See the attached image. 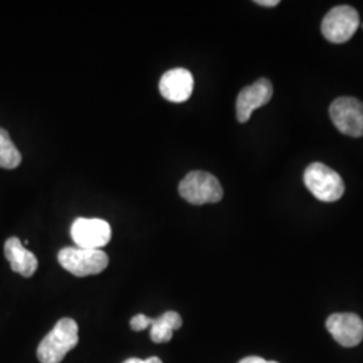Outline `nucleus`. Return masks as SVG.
I'll return each instance as SVG.
<instances>
[{
  "instance_id": "4468645a",
  "label": "nucleus",
  "mask_w": 363,
  "mask_h": 363,
  "mask_svg": "<svg viewBox=\"0 0 363 363\" xmlns=\"http://www.w3.org/2000/svg\"><path fill=\"white\" fill-rule=\"evenodd\" d=\"M152 322H154L152 318H148L143 313H138L130 319V328L133 331H143L147 327H151Z\"/></svg>"
},
{
  "instance_id": "6ab92c4d",
  "label": "nucleus",
  "mask_w": 363,
  "mask_h": 363,
  "mask_svg": "<svg viewBox=\"0 0 363 363\" xmlns=\"http://www.w3.org/2000/svg\"><path fill=\"white\" fill-rule=\"evenodd\" d=\"M362 28H363V25H362Z\"/></svg>"
},
{
  "instance_id": "f257e3e1",
  "label": "nucleus",
  "mask_w": 363,
  "mask_h": 363,
  "mask_svg": "<svg viewBox=\"0 0 363 363\" xmlns=\"http://www.w3.org/2000/svg\"><path fill=\"white\" fill-rule=\"evenodd\" d=\"M78 345V325L70 318L57 322L52 331L39 343L37 357L40 363H61L66 354Z\"/></svg>"
},
{
  "instance_id": "39448f33",
  "label": "nucleus",
  "mask_w": 363,
  "mask_h": 363,
  "mask_svg": "<svg viewBox=\"0 0 363 363\" xmlns=\"http://www.w3.org/2000/svg\"><path fill=\"white\" fill-rule=\"evenodd\" d=\"M359 25V13L355 9L351 6H337L325 15L322 33L333 43H345L352 38Z\"/></svg>"
},
{
  "instance_id": "a211bd4d",
  "label": "nucleus",
  "mask_w": 363,
  "mask_h": 363,
  "mask_svg": "<svg viewBox=\"0 0 363 363\" xmlns=\"http://www.w3.org/2000/svg\"><path fill=\"white\" fill-rule=\"evenodd\" d=\"M123 363H144V359H139V358H130Z\"/></svg>"
},
{
  "instance_id": "f3484780",
  "label": "nucleus",
  "mask_w": 363,
  "mask_h": 363,
  "mask_svg": "<svg viewBox=\"0 0 363 363\" xmlns=\"http://www.w3.org/2000/svg\"><path fill=\"white\" fill-rule=\"evenodd\" d=\"M144 363H163V362H162V359H160V358H157V357H150V358H147V359H144Z\"/></svg>"
},
{
  "instance_id": "ddd939ff",
  "label": "nucleus",
  "mask_w": 363,
  "mask_h": 363,
  "mask_svg": "<svg viewBox=\"0 0 363 363\" xmlns=\"http://www.w3.org/2000/svg\"><path fill=\"white\" fill-rule=\"evenodd\" d=\"M22 163V155L13 144L10 133L0 128V169H13Z\"/></svg>"
},
{
  "instance_id": "f03ea898",
  "label": "nucleus",
  "mask_w": 363,
  "mask_h": 363,
  "mask_svg": "<svg viewBox=\"0 0 363 363\" xmlns=\"http://www.w3.org/2000/svg\"><path fill=\"white\" fill-rule=\"evenodd\" d=\"M58 262L67 272L77 277H86L105 271L109 257L101 249L67 247L60 250Z\"/></svg>"
},
{
  "instance_id": "1a4fd4ad",
  "label": "nucleus",
  "mask_w": 363,
  "mask_h": 363,
  "mask_svg": "<svg viewBox=\"0 0 363 363\" xmlns=\"http://www.w3.org/2000/svg\"><path fill=\"white\" fill-rule=\"evenodd\" d=\"M325 327L343 347H355L362 342L363 322L355 313H334L327 319Z\"/></svg>"
},
{
  "instance_id": "2eb2a0df",
  "label": "nucleus",
  "mask_w": 363,
  "mask_h": 363,
  "mask_svg": "<svg viewBox=\"0 0 363 363\" xmlns=\"http://www.w3.org/2000/svg\"><path fill=\"white\" fill-rule=\"evenodd\" d=\"M238 363H277L274 361H265L264 358H259V357H247L244 359H241Z\"/></svg>"
},
{
  "instance_id": "6e6552de",
  "label": "nucleus",
  "mask_w": 363,
  "mask_h": 363,
  "mask_svg": "<svg viewBox=\"0 0 363 363\" xmlns=\"http://www.w3.org/2000/svg\"><path fill=\"white\" fill-rule=\"evenodd\" d=\"M273 96V86L269 79L259 78L255 84L240 91L235 101V113L240 123H247L252 113L268 104Z\"/></svg>"
},
{
  "instance_id": "0eeeda50",
  "label": "nucleus",
  "mask_w": 363,
  "mask_h": 363,
  "mask_svg": "<svg viewBox=\"0 0 363 363\" xmlns=\"http://www.w3.org/2000/svg\"><path fill=\"white\" fill-rule=\"evenodd\" d=\"M70 235L78 247L101 249L111 241V225L100 218H77L70 228Z\"/></svg>"
},
{
  "instance_id": "f8f14e48",
  "label": "nucleus",
  "mask_w": 363,
  "mask_h": 363,
  "mask_svg": "<svg viewBox=\"0 0 363 363\" xmlns=\"http://www.w3.org/2000/svg\"><path fill=\"white\" fill-rule=\"evenodd\" d=\"M182 318L178 312L167 311L154 319L150 337L155 343H167L172 339L174 331L182 327Z\"/></svg>"
},
{
  "instance_id": "9d476101",
  "label": "nucleus",
  "mask_w": 363,
  "mask_h": 363,
  "mask_svg": "<svg viewBox=\"0 0 363 363\" xmlns=\"http://www.w3.org/2000/svg\"><path fill=\"white\" fill-rule=\"evenodd\" d=\"M194 89L193 74L183 67H175L166 72L159 82L160 94L171 103L187 101Z\"/></svg>"
},
{
  "instance_id": "423d86ee",
  "label": "nucleus",
  "mask_w": 363,
  "mask_h": 363,
  "mask_svg": "<svg viewBox=\"0 0 363 363\" xmlns=\"http://www.w3.org/2000/svg\"><path fill=\"white\" fill-rule=\"evenodd\" d=\"M330 117L339 132L351 138L363 136V104L354 97H339L330 106Z\"/></svg>"
},
{
  "instance_id": "dca6fc26",
  "label": "nucleus",
  "mask_w": 363,
  "mask_h": 363,
  "mask_svg": "<svg viewBox=\"0 0 363 363\" xmlns=\"http://www.w3.org/2000/svg\"><path fill=\"white\" fill-rule=\"evenodd\" d=\"M256 4L262 6V7H276L280 4V1L279 0H257Z\"/></svg>"
},
{
  "instance_id": "7ed1b4c3",
  "label": "nucleus",
  "mask_w": 363,
  "mask_h": 363,
  "mask_svg": "<svg viewBox=\"0 0 363 363\" xmlns=\"http://www.w3.org/2000/svg\"><path fill=\"white\" fill-rule=\"evenodd\" d=\"M179 194L191 205L217 203L223 196L220 181L205 171H191L179 183Z\"/></svg>"
},
{
  "instance_id": "20e7f679",
  "label": "nucleus",
  "mask_w": 363,
  "mask_h": 363,
  "mask_svg": "<svg viewBox=\"0 0 363 363\" xmlns=\"http://www.w3.org/2000/svg\"><path fill=\"white\" fill-rule=\"evenodd\" d=\"M304 183L312 195L322 202H335L345 194L342 177L323 163H312L307 167Z\"/></svg>"
},
{
  "instance_id": "9b49d317",
  "label": "nucleus",
  "mask_w": 363,
  "mask_h": 363,
  "mask_svg": "<svg viewBox=\"0 0 363 363\" xmlns=\"http://www.w3.org/2000/svg\"><path fill=\"white\" fill-rule=\"evenodd\" d=\"M4 256L9 259L13 272L23 277H31L38 269V259L35 255L27 250L18 237H10L4 242Z\"/></svg>"
}]
</instances>
